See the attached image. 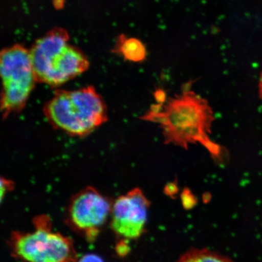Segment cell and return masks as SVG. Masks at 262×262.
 <instances>
[{
	"instance_id": "3957f363",
	"label": "cell",
	"mask_w": 262,
	"mask_h": 262,
	"mask_svg": "<svg viewBox=\"0 0 262 262\" xmlns=\"http://www.w3.org/2000/svg\"><path fill=\"white\" fill-rule=\"evenodd\" d=\"M68 41V32L57 28L32 46L29 51L37 82L60 86L88 70L90 62L87 57Z\"/></svg>"
},
{
	"instance_id": "7c38bea8",
	"label": "cell",
	"mask_w": 262,
	"mask_h": 262,
	"mask_svg": "<svg viewBox=\"0 0 262 262\" xmlns=\"http://www.w3.org/2000/svg\"><path fill=\"white\" fill-rule=\"evenodd\" d=\"M165 191L166 194L172 195L176 194L178 191V183L177 182H173L168 183L165 186Z\"/></svg>"
},
{
	"instance_id": "5bb4252c",
	"label": "cell",
	"mask_w": 262,
	"mask_h": 262,
	"mask_svg": "<svg viewBox=\"0 0 262 262\" xmlns=\"http://www.w3.org/2000/svg\"><path fill=\"white\" fill-rule=\"evenodd\" d=\"M129 247H127V245L125 243H121L118 244L117 245V253L118 254L121 255V256H123V255H125L128 251Z\"/></svg>"
},
{
	"instance_id": "52a82bcc",
	"label": "cell",
	"mask_w": 262,
	"mask_h": 262,
	"mask_svg": "<svg viewBox=\"0 0 262 262\" xmlns=\"http://www.w3.org/2000/svg\"><path fill=\"white\" fill-rule=\"evenodd\" d=\"M150 202L142 190L134 188L113 203L111 227L124 240H136L145 231Z\"/></svg>"
},
{
	"instance_id": "8992f818",
	"label": "cell",
	"mask_w": 262,
	"mask_h": 262,
	"mask_svg": "<svg viewBox=\"0 0 262 262\" xmlns=\"http://www.w3.org/2000/svg\"><path fill=\"white\" fill-rule=\"evenodd\" d=\"M113 203L91 186L71 199L67 211L69 225L88 241L96 240L112 210Z\"/></svg>"
},
{
	"instance_id": "6da1fadb",
	"label": "cell",
	"mask_w": 262,
	"mask_h": 262,
	"mask_svg": "<svg viewBox=\"0 0 262 262\" xmlns=\"http://www.w3.org/2000/svg\"><path fill=\"white\" fill-rule=\"evenodd\" d=\"M159 113L147 112L141 119L159 124L165 144L188 149L189 144L200 143L215 162H224V148L209 139L214 120L212 108L205 98L189 89L169 98Z\"/></svg>"
},
{
	"instance_id": "9a60e30c",
	"label": "cell",
	"mask_w": 262,
	"mask_h": 262,
	"mask_svg": "<svg viewBox=\"0 0 262 262\" xmlns=\"http://www.w3.org/2000/svg\"><path fill=\"white\" fill-rule=\"evenodd\" d=\"M258 94L262 101V72L260 75L259 83H258Z\"/></svg>"
},
{
	"instance_id": "9c48e42d",
	"label": "cell",
	"mask_w": 262,
	"mask_h": 262,
	"mask_svg": "<svg viewBox=\"0 0 262 262\" xmlns=\"http://www.w3.org/2000/svg\"><path fill=\"white\" fill-rule=\"evenodd\" d=\"M119 50L124 57L132 61H140L145 57V48L139 40L121 37Z\"/></svg>"
},
{
	"instance_id": "277c9868",
	"label": "cell",
	"mask_w": 262,
	"mask_h": 262,
	"mask_svg": "<svg viewBox=\"0 0 262 262\" xmlns=\"http://www.w3.org/2000/svg\"><path fill=\"white\" fill-rule=\"evenodd\" d=\"M34 225V230L11 234L10 247L15 257L25 262H77L73 241L52 231L50 219L39 216Z\"/></svg>"
},
{
	"instance_id": "30bf717a",
	"label": "cell",
	"mask_w": 262,
	"mask_h": 262,
	"mask_svg": "<svg viewBox=\"0 0 262 262\" xmlns=\"http://www.w3.org/2000/svg\"><path fill=\"white\" fill-rule=\"evenodd\" d=\"M14 183L11 180L2 178L1 180V200L3 199L4 196L7 192L14 189Z\"/></svg>"
},
{
	"instance_id": "8fae6325",
	"label": "cell",
	"mask_w": 262,
	"mask_h": 262,
	"mask_svg": "<svg viewBox=\"0 0 262 262\" xmlns=\"http://www.w3.org/2000/svg\"><path fill=\"white\" fill-rule=\"evenodd\" d=\"M154 96L157 103L164 104L167 101L165 91L162 89H157L154 93Z\"/></svg>"
},
{
	"instance_id": "ba28073f",
	"label": "cell",
	"mask_w": 262,
	"mask_h": 262,
	"mask_svg": "<svg viewBox=\"0 0 262 262\" xmlns=\"http://www.w3.org/2000/svg\"><path fill=\"white\" fill-rule=\"evenodd\" d=\"M177 262H234L231 258L224 256L207 249L191 248L180 256Z\"/></svg>"
},
{
	"instance_id": "5b68a950",
	"label": "cell",
	"mask_w": 262,
	"mask_h": 262,
	"mask_svg": "<svg viewBox=\"0 0 262 262\" xmlns=\"http://www.w3.org/2000/svg\"><path fill=\"white\" fill-rule=\"evenodd\" d=\"M2 80L1 111L3 117L24 109L37 83L30 52L21 45L3 49L0 56Z\"/></svg>"
},
{
	"instance_id": "4fadbf2b",
	"label": "cell",
	"mask_w": 262,
	"mask_h": 262,
	"mask_svg": "<svg viewBox=\"0 0 262 262\" xmlns=\"http://www.w3.org/2000/svg\"><path fill=\"white\" fill-rule=\"evenodd\" d=\"M77 262H103V261L96 255L88 254L78 259Z\"/></svg>"
},
{
	"instance_id": "7a4b0ae2",
	"label": "cell",
	"mask_w": 262,
	"mask_h": 262,
	"mask_svg": "<svg viewBox=\"0 0 262 262\" xmlns=\"http://www.w3.org/2000/svg\"><path fill=\"white\" fill-rule=\"evenodd\" d=\"M43 113L54 128L77 137L90 135L107 120L106 103L91 86L55 91Z\"/></svg>"
}]
</instances>
